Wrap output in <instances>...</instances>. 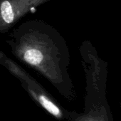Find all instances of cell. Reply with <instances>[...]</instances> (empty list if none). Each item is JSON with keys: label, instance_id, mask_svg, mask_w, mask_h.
Masks as SVG:
<instances>
[{"label": "cell", "instance_id": "2", "mask_svg": "<svg viewBox=\"0 0 121 121\" xmlns=\"http://www.w3.org/2000/svg\"><path fill=\"white\" fill-rule=\"evenodd\" d=\"M0 63L20 80L31 98L46 112L58 120H67L70 111L60 105L41 85L2 53H0Z\"/></svg>", "mask_w": 121, "mask_h": 121}, {"label": "cell", "instance_id": "3", "mask_svg": "<svg viewBox=\"0 0 121 121\" xmlns=\"http://www.w3.org/2000/svg\"><path fill=\"white\" fill-rule=\"evenodd\" d=\"M48 0H1L0 31L8 30L31 9H35Z\"/></svg>", "mask_w": 121, "mask_h": 121}, {"label": "cell", "instance_id": "1", "mask_svg": "<svg viewBox=\"0 0 121 121\" xmlns=\"http://www.w3.org/2000/svg\"><path fill=\"white\" fill-rule=\"evenodd\" d=\"M13 50L20 60L44 76L61 95L68 100L74 98L62 53L51 36L38 29L25 31L17 36Z\"/></svg>", "mask_w": 121, "mask_h": 121}]
</instances>
